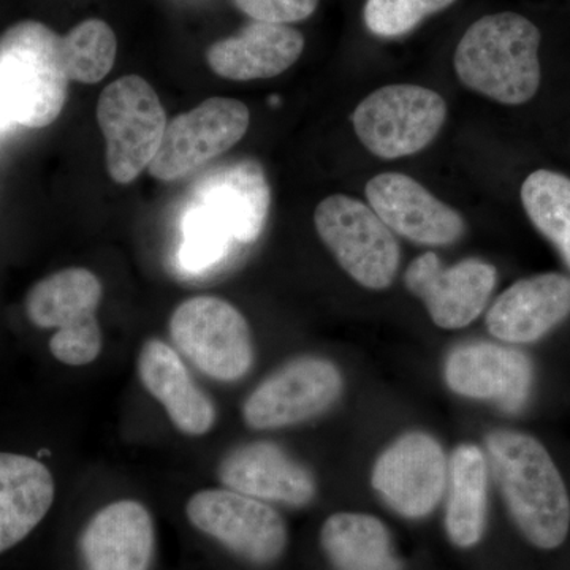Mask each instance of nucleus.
<instances>
[{
	"instance_id": "f257e3e1",
	"label": "nucleus",
	"mask_w": 570,
	"mask_h": 570,
	"mask_svg": "<svg viewBox=\"0 0 570 570\" xmlns=\"http://www.w3.org/2000/svg\"><path fill=\"white\" fill-rule=\"evenodd\" d=\"M491 469L513 521L532 546L558 549L568 538V490L549 452L528 434L494 431L487 438Z\"/></svg>"
},
{
	"instance_id": "f03ea898",
	"label": "nucleus",
	"mask_w": 570,
	"mask_h": 570,
	"mask_svg": "<svg viewBox=\"0 0 570 570\" xmlns=\"http://www.w3.org/2000/svg\"><path fill=\"white\" fill-rule=\"evenodd\" d=\"M540 31L521 14H489L464 33L455 51L461 82L494 102H530L540 86Z\"/></svg>"
},
{
	"instance_id": "7ed1b4c3",
	"label": "nucleus",
	"mask_w": 570,
	"mask_h": 570,
	"mask_svg": "<svg viewBox=\"0 0 570 570\" xmlns=\"http://www.w3.org/2000/svg\"><path fill=\"white\" fill-rule=\"evenodd\" d=\"M62 37L21 21L0 37V105L17 126L41 129L59 118L69 94Z\"/></svg>"
},
{
	"instance_id": "20e7f679",
	"label": "nucleus",
	"mask_w": 570,
	"mask_h": 570,
	"mask_svg": "<svg viewBox=\"0 0 570 570\" xmlns=\"http://www.w3.org/2000/svg\"><path fill=\"white\" fill-rule=\"evenodd\" d=\"M104 287L86 268H66L33 284L26 295V314L37 328H56L50 352L67 366L91 365L102 354L97 309Z\"/></svg>"
},
{
	"instance_id": "39448f33",
	"label": "nucleus",
	"mask_w": 570,
	"mask_h": 570,
	"mask_svg": "<svg viewBox=\"0 0 570 570\" xmlns=\"http://www.w3.org/2000/svg\"><path fill=\"white\" fill-rule=\"evenodd\" d=\"M97 119L107 140L108 174L116 183H132L163 145L167 116L159 96L145 78L127 75L100 94Z\"/></svg>"
},
{
	"instance_id": "423d86ee",
	"label": "nucleus",
	"mask_w": 570,
	"mask_h": 570,
	"mask_svg": "<svg viewBox=\"0 0 570 570\" xmlns=\"http://www.w3.org/2000/svg\"><path fill=\"white\" fill-rule=\"evenodd\" d=\"M170 336L179 354L214 381H239L253 367L249 324L232 303L217 296H194L176 307Z\"/></svg>"
},
{
	"instance_id": "0eeeda50",
	"label": "nucleus",
	"mask_w": 570,
	"mask_h": 570,
	"mask_svg": "<svg viewBox=\"0 0 570 570\" xmlns=\"http://www.w3.org/2000/svg\"><path fill=\"white\" fill-rule=\"evenodd\" d=\"M448 118V105L422 86L393 85L367 96L352 115L360 141L382 159L422 151Z\"/></svg>"
},
{
	"instance_id": "6e6552de",
	"label": "nucleus",
	"mask_w": 570,
	"mask_h": 570,
	"mask_svg": "<svg viewBox=\"0 0 570 570\" xmlns=\"http://www.w3.org/2000/svg\"><path fill=\"white\" fill-rule=\"evenodd\" d=\"M317 234L356 283L382 291L395 279L400 246L381 217L356 198L332 195L314 214Z\"/></svg>"
},
{
	"instance_id": "1a4fd4ad",
	"label": "nucleus",
	"mask_w": 570,
	"mask_h": 570,
	"mask_svg": "<svg viewBox=\"0 0 570 570\" xmlns=\"http://www.w3.org/2000/svg\"><path fill=\"white\" fill-rule=\"evenodd\" d=\"M186 515L195 530L254 566L273 564L287 549L285 521L272 505L228 489L197 491Z\"/></svg>"
},
{
	"instance_id": "9d476101",
	"label": "nucleus",
	"mask_w": 570,
	"mask_h": 570,
	"mask_svg": "<svg viewBox=\"0 0 570 570\" xmlns=\"http://www.w3.org/2000/svg\"><path fill=\"white\" fill-rule=\"evenodd\" d=\"M249 108L225 97H213L167 124L163 145L149 164L160 181H175L242 140L249 129Z\"/></svg>"
},
{
	"instance_id": "9b49d317",
	"label": "nucleus",
	"mask_w": 570,
	"mask_h": 570,
	"mask_svg": "<svg viewBox=\"0 0 570 570\" xmlns=\"http://www.w3.org/2000/svg\"><path fill=\"white\" fill-rule=\"evenodd\" d=\"M343 392V377L328 360L303 356L275 371L247 396L243 419L253 430L298 425L324 414Z\"/></svg>"
},
{
	"instance_id": "f8f14e48",
	"label": "nucleus",
	"mask_w": 570,
	"mask_h": 570,
	"mask_svg": "<svg viewBox=\"0 0 570 570\" xmlns=\"http://www.w3.org/2000/svg\"><path fill=\"white\" fill-rule=\"evenodd\" d=\"M371 480L400 515L423 519L438 508L448 487V459L430 434H404L379 456Z\"/></svg>"
},
{
	"instance_id": "ddd939ff",
	"label": "nucleus",
	"mask_w": 570,
	"mask_h": 570,
	"mask_svg": "<svg viewBox=\"0 0 570 570\" xmlns=\"http://www.w3.org/2000/svg\"><path fill=\"white\" fill-rule=\"evenodd\" d=\"M189 202L235 245H253L264 232L272 194L264 168L246 159L209 171Z\"/></svg>"
},
{
	"instance_id": "4468645a",
	"label": "nucleus",
	"mask_w": 570,
	"mask_h": 570,
	"mask_svg": "<svg viewBox=\"0 0 570 570\" xmlns=\"http://www.w3.org/2000/svg\"><path fill=\"white\" fill-rule=\"evenodd\" d=\"M406 285L425 303L434 324L463 328L485 309L497 285V269L479 258L442 268L438 255L426 253L409 265Z\"/></svg>"
},
{
	"instance_id": "2eb2a0df",
	"label": "nucleus",
	"mask_w": 570,
	"mask_h": 570,
	"mask_svg": "<svg viewBox=\"0 0 570 570\" xmlns=\"http://www.w3.org/2000/svg\"><path fill=\"white\" fill-rule=\"evenodd\" d=\"M366 198L390 230L419 245H452L466 228L455 209L407 175L374 176L366 184Z\"/></svg>"
},
{
	"instance_id": "dca6fc26",
	"label": "nucleus",
	"mask_w": 570,
	"mask_h": 570,
	"mask_svg": "<svg viewBox=\"0 0 570 570\" xmlns=\"http://www.w3.org/2000/svg\"><path fill=\"white\" fill-rule=\"evenodd\" d=\"M154 550L153 515L135 499H119L97 510L80 535L85 570H149Z\"/></svg>"
},
{
	"instance_id": "f3484780",
	"label": "nucleus",
	"mask_w": 570,
	"mask_h": 570,
	"mask_svg": "<svg viewBox=\"0 0 570 570\" xmlns=\"http://www.w3.org/2000/svg\"><path fill=\"white\" fill-rule=\"evenodd\" d=\"M445 382L461 396L497 401L504 411L519 412L531 393V360L515 348L468 344L449 355Z\"/></svg>"
},
{
	"instance_id": "a211bd4d",
	"label": "nucleus",
	"mask_w": 570,
	"mask_h": 570,
	"mask_svg": "<svg viewBox=\"0 0 570 570\" xmlns=\"http://www.w3.org/2000/svg\"><path fill=\"white\" fill-rule=\"evenodd\" d=\"M217 478L236 493L294 508L309 504L316 497L311 472L269 442L230 450L217 466Z\"/></svg>"
},
{
	"instance_id": "6ab92c4d",
	"label": "nucleus",
	"mask_w": 570,
	"mask_h": 570,
	"mask_svg": "<svg viewBox=\"0 0 570 570\" xmlns=\"http://www.w3.org/2000/svg\"><path fill=\"white\" fill-rule=\"evenodd\" d=\"M142 387L156 397L179 433L205 436L216 425L212 397L195 384L181 355L160 340L142 344L137 360Z\"/></svg>"
},
{
	"instance_id": "aec40b11",
	"label": "nucleus",
	"mask_w": 570,
	"mask_h": 570,
	"mask_svg": "<svg viewBox=\"0 0 570 570\" xmlns=\"http://www.w3.org/2000/svg\"><path fill=\"white\" fill-rule=\"evenodd\" d=\"M570 314V277L560 273L527 277L498 296L487 316L491 335L508 343H532Z\"/></svg>"
},
{
	"instance_id": "412c9836",
	"label": "nucleus",
	"mask_w": 570,
	"mask_h": 570,
	"mask_svg": "<svg viewBox=\"0 0 570 570\" xmlns=\"http://www.w3.org/2000/svg\"><path fill=\"white\" fill-rule=\"evenodd\" d=\"M303 50L305 37L296 29L254 21L236 36L212 45L206 61L227 80H264L294 66Z\"/></svg>"
},
{
	"instance_id": "4be33fe9",
	"label": "nucleus",
	"mask_w": 570,
	"mask_h": 570,
	"mask_svg": "<svg viewBox=\"0 0 570 570\" xmlns=\"http://www.w3.org/2000/svg\"><path fill=\"white\" fill-rule=\"evenodd\" d=\"M55 497V478L41 461L0 452V554L39 527Z\"/></svg>"
},
{
	"instance_id": "5701e85b",
	"label": "nucleus",
	"mask_w": 570,
	"mask_h": 570,
	"mask_svg": "<svg viewBox=\"0 0 570 570\" xmlns=\"http://www.w3.org/2000/svg\"><path fill=\"white\" fill-rule=\"evenodd\" d=\"M445 530L453 546L472 549L483 538L489 499V466L482 450L460 445L449 464Z\"/></svg>"
},
{
	"instance_id": "b1692460",
	"label": "nucleus",
	"mask_w": 570,
	"mask_h": 570,
	"mask_svg": "<svg viewBox=\"0 0 570 570\" xmlns=\"http://www.w3.org/2000/svg\"><path fill=\"white\" fill-rule=\"evenodd\" d=\"M321 546L335 570H401L387 527L366 513L328 517Z\"/></svg>"
},
{
	"instance_id": "393cba45",
	"label": "nucleus",
	"mask_w": 570,
	"mask_h": 570,
	"mask_svg": "<svg viewBox=\"0 0 570 570\" xmlns=\"http://www.w3.org/2000/svg\"><path fill=\"white\" fill-rule=\"evenodd\" d=\"M521 202L531 223L557 247L570 266V179L551 170H538L521 186Z\"/></svg>"
},
{
	"instance_id": "a878e982",
	"label": "nucleus",
	"mask_w": 570,
	"mask_h": 570,
	"mask_svg": "<svg viewBox=\"0 0 570 570\" xmlns=\"http://www.w3.org/2000/svg\"><path fill=\"white\" fill-rule=\"evenodd\" d=\"M116 36L102 20H86L62 37L63 63L70 80L94 85L110 73L116 59Z\"/></svg>"
},
{
	"instance_id": "bb28decb",
	"label": "nucleus",
	"mask_w": 570,
	"mask_h": 570,
	"mask_svg": "<svg viewBox=\"0 0 570 570\" xmlns=\"http://www.w3.org/2000/svg\"><path fill=\"white\" fill-rule=\"evenodd\" d=\"M183 245L179 262L190 273H202L227 257L235 245L219 228L193 208H187L183 219Z\"/></svg>"
},
{
	"instance_id": "cd10ccee",
	"label": "nucleus",
	"mask_w": 570,
	"mask_h": 570,
	"mask_svg": "<svg viewBox=\"0 0 570 570\" xmlns=\"http://www.w3.org/2000/svg\"><path fill=\"white\" fill-rule=\"evenodd\" d=\"M455 0H366L365 24L374 36L400 37Z\"/></svg>"
},
{
	"instance_id": "c85d7f7f",
	"label": "nucleus",
	"mask_w": 570,
	"mask_h": 570,
	"mask_svg": "<svg viewBox=\"0 0 570 570\" xmlns=\"http://www.w3.org/2000/svg\"><path fill=\"white\" fill-rule=\"evenodd\" d=\"M254 21L288 24L306 20L316 11L318 0H234Z\"/></svg>"
},
{
	"instance_id": "c756f323",
	"label": "nucleus",
	"mask_w": 570,
	"mask_h": 570,
	"mask_svg": "<svg viewBox=\"0 0 570 570\" xmlns=\"http://www.w3.org/2000/svg\"><path fill=\"white\" fill-rule=\"evenodd\" d=\"M14 127H17V122L11 119L9 111L0 105V135L10 132Z\"/></svg>"
}]
</instances>
